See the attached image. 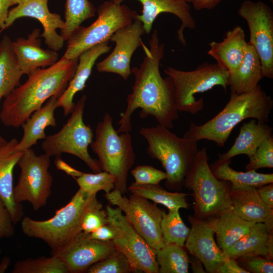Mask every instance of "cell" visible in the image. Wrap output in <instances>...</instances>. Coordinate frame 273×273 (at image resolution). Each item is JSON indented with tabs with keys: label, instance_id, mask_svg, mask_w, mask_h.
Returning <instances> with one entry per match:
<instances>
[{
	"label": "cell",
	"instance_id": "cell-1",
	"mask_svg": "<svg viewBox=\"0 0 273 273\" xmlns=\"http://www.w3.org/2000/svg\"><path fill=\"white\" fill-rule=\"evenodd\" d=\"M149 46L148 49L143 43L146 56L139 67L131 69L135 81L127 96L126 110L118 122V133L131 130V116L139 108L141 109V117L153 116L158 124L169 129L174 127V122L178 118L172 80L169 76L163 78L160 73L164 46L159 43L156 30L152 34Z\"/></svg>",
	"mask_w": 273,
	"mask_h": 273
},
{
	"label": "cell",
	"instance_id": "cell-2",
	"mask_svg": "<svg viewBox=\"0 0 273 273\" xmlns=\"http://www.w3.org/2000/svg\"><path fill=\"white\" fill-rule=\"evenodd\" d=\"M78 62V58L62 57L53 65L30 74L24 83L5 98L0 111L1 122L8 127L21 126L49 98H59L72 78Z\"/></svg>",
	"mask_w": 273,
	"mask_h": 273
},
{
	"label": "cell",
	"instance_id": "cell-3",
	"mask_svg": "<svg viewBox=\"0 0 273 273\" xmlns=\"http://www.w3.org/2000/svg\"><path fill=\"white\" fill-rule=\"evenodd\" d=\"M272 108V98L259 84L247 93H231L230 99L222 111L203 124L191 123L183 136L196 141H211L223 147L239 123L247 118L267 123Z\"/></svg>",
	"mask_w": 273,
	"mask_h": 273
},
{
	"label": "cell",
	"instance_id": "cell-4",
	"mask_svg": "<svg viewBox=\"0 0 273 273\" xmlns=\"http://www.w3.org/2000/svg\"><path fill=\"white\" fill-rule=\"evenodd\" d=\"M101 203L97 194L79 189L64 206L51 218L37 220L28 216L21 220L22 232L26 236L43 241L51 253L64 247L82 231V222L86 212Z\"/></svg>",
	"mask_w": 273,
	"mask_h": 273
},
{
	"label": "cell",
	"instance_id": "cell-5",
	"mask_svg": "<svg viewBox=\"0 0 273 273\" xmlns=\"http://www.w3.org/2000/svg\"><path fill=\"white\" fill-rule=\"evenodd\" d=\"M139 133L148 143V154L158 160L165 170L166 187L179 190L199 150L198 141L180 138L159 124L142 127Z\"/></svg>",
	"mask_w": 273,
	"mask_h": 273
},
{
	"label": "cell",
	"instance_id": "cell-6",
	"mask_svg": "<svg viewBox=\"0 0 273 273\" xmlns=\"http://www.w3.org/2000/svg\"><path fill=\"white\" fill-rule=\"evenodd\" d=\"M208 160L207 148L199 150L184 185L192 191L194 216L206 220L232 209L230 193L231 184L215 176Z\"/></svg>",
	"mask_w": 273,
	"mask_h": 273
},
{
	"label": "cell",
	"instance_id": "cell-7",
	"mask_svg": "<svg viewBox=\"0 0 273 273\" xmlns=\"http://www.w3.org/2000/svg\"><path fill=\"white\" fill-rule=\"evenodd\" d=\"M90 147L98 157L102 170L114 176V189L125 194L128 172L135 158L130 133L119 135L113 127L111 116L106 113L97 126L95 140Z\"/></svg>",
	"mask_w": 273,
	"mask_h": 273
},
{
	"label": "cell",
	"instance_id": "cell-8",
	"mask_svg": "<svg viewBox=\"0 0 273 273\" xmlns=\"http://www.w3.org/2000/svg\"><path fill=\"white\" fill-rule=\"evenodd\" d=\"M164 72L173 82L174 98L178 111L197 114L204 106L203 99L195 98L215 86H221L226 91L229 72L217 63H205L192 71H183L168 67Z\"/></svg>",
	"mask_w": 273,
	"mask_h": 273
},
{
	"label": "cell",
	"instance_id": "cell-9",
	"mask_svg": "<svg viewBox=\"0 0 273 273\" xmlns=\"http://www.w3.org/2000/svg\"><path fill=\"white\" fill-rule=\"evenodd\" d=\"M98 18L87 27L80 25L67 40L63 55L67 59L78 58L86 50L105 41L120 28L131 23L137 13L125 5L105 1L97 10Z\"/></svg>",
	"mask_w": 273,
	"mask_h": 273
},
{
	"label": "cell",
	"instance_id": "cell-10",
	"mask_svg": "<svg viewBox=\"0 0 273 273\" xmlns=\"http://www.w3.org/2000/svg\"><path fill=\"white\" fill-rule=\"evenodd\" d=\"M86 97L83 95L75 104L71 116L57 133L47 136L41 143L44 154L51 157L62 153L74 155L84 162L94 172L102 171L98 160L92 158L88 147L93 141L94 133L83 120Z\"/></svg>",
	"mask_w": 273,
	"mask_h": 273
},
{
	"label": "cell",
	"instance_id": "cell-11",
	"mask_svg": "<svg viewBox=\"0 0 273 273\" xmlns=\"http://www.w3.org/2000/svg\"><path fill=\"white\" fill-rule=\"evenodd\" d=\"M50 156L37 155L31 148L23 151L17 163L21 169L17 185L14 187L16 202L27 201L35 211L44 207L52 194L53 177L49 171Z\"/></svg>",
	"mask_w": 273,
	"mask_h": 273
},
{
	"label": "cell",
	"instance_id": "cell-12",
	"mask_svg": "<svg viewBox=\"0 0 273 273\" xmlns=\"http://www.w3.org/2000/svg\"><path fill=\"white\" fill-rule=\"evenodd\" d=\"M108 223L114 229L115 249L128 261L133 272L159 273L156 250L136 231L118 207H106Z\"/></svg>",
	"mask_w": 273,
	"mask_h": 273
},
{
	"label": "cell",
	"instance_id": "cell-13",
	"mask_svg": "<svg viewBox=\"0 0 273 273\" xmlns=\"http://www.w3.org/2000/svg\"><path fill=\"white\" fill-rule=\"evenodd\" d=\"M106 198L121 209L130 224L151 247L156 250L164 246L161 230L163 211L156 203L134 194L127 198L115 189L106 194Z\"/></svg>",
	"mask_w": 273,
	"mask_h": 273
},
{
	"label": "cell",
	"instance_id": "cell-14",
	"mask_svg": "<svg viewBox=\"0 0 273 273\" xmlns=\"http://www.w3.org/2000/svg\"><path fill=\"white\" fill-rule=\"evenodd\" d=\"M238 15L247 22L250 32L248 42L260 59L263 77L273 78V12L262 1L242 2Z\"/></svg>",
	"mask_w": 273,
	"mask_h": 273
},
{
	"label": "cell",
	"instance_id": "cell-15",
	"mask_svg": "<svg viewBox=\"0 0 273 273\" xmlns=\"http://www.w3.org/2000/svg\"><path fill=\"white\" fill-rule=\"evenodd\" d=\"M145 33L142 22L136 17L131 23L117 30L110 38L115 43V48L107 58L96 64L97 70L115 73L127 80L131 74V57L136 49L142 46L141 36Z\"/></svg>",
	"mask_w": 273,
	"mask_h": 273
},
{
	"label": "cell",
	"instance_id": "cell-16",
	"mask_svg": "<svg viewBox=\"0 0 273 273\" xmlns=\"http://www.w3.org/2000/svg\"><path fill=\"white\" fill-rule=\"evenodd\" d=\"M116 250L112 241L96 240L82 231L62 249L51 254L64 263L69 273H78L86 271Z\"/></svg>",
	"mask_w": 273,
	"mask_h": 273
},
{
	"label": "cell",
	"instance_id": "cell-17",
	"mask_svg": "<svg viewBox=\"0 0 273 273\" xmlns=\"http://www.w3.org/2000/svg\"><path fill=\"white\" fill-rule=\"evenodd\" d=\"M48 0H22L18 5L9 10L4 29L10 27L17 19L29 17L38 20L43 28L40 35L44 42L56 52L63 47L65 40L56 30L65 27L64 21L58 14L51 13L48 6Z\"/></svg>",
	"mask_w": 273,
	"mask_h": 273
},
{
	"label": "cell",
	"instance_id": "cell-18",
	"mask_svg": "<svg viewBox=\"0 0 273 273\" xmlns=\"http://www.w3.org/2000/svg\"><path fill=\"white\" fill-rule=\"evenodd\" d=\"M190 232L185 245L188 252L198 258L206 271L216 273L226 258L215 242L214 233L206 219L190 215Z\"/></svg>",
	"mask_w": 273,
	"mask_h": 273
},
{
	"label": "cell",
	"instance_id": "cell-19",
	"mask_svg": "<svg viewBox=\"0 0 273 273\" xmlns=\"http://www.w3.org/2000/svg\"><path fill=\"white\" fill-rule=\"evenodd\" d=\"M125 0H111L113 2L121 4ZM143 6L141 15L136 17L141 21L146 34L149 33L152 28L153 22L157 16L162 13H169L177 17L181 25L177 31V36L180 42L186 44L184 36L185 28L194 29L196 22L192 15L191 9L188 3L184 0H137Z\"/></svg>",
	"mask_w": 273,
	"mask_h": 273
},
{
	"label": "cell",
	"instance_id": "cell-20",
	"mask_svg": "<svg viewBox=\"0 0 273 273\" xmlns=\"http://www.w3.org/2000/svg\"><path fill=\"white\" fill-rule=\"evenodd\" d=\"M40 30L34 29L27 38L12 42V48L23 73L29 75L37 69L50 66L58 61V54L41 48Z\"/></svg>",
	"mask_w": 273,
	"mask_h": 273
},
{
	"label": "cell",
	"instance_id": "cell-21",
	"mask_svg": "<svg viewBox=\"0 0 273 273\" xmlns=\"http://www.w3.org/2000/svg\"><path fill=\"white\" fill-rule=\"evenodd\" d=\"M111 48L107 41L92 47L79 55L75 73L66 89L57 101V108H63L65 116L73 111L75 104L73 98L77 92L82 90L86 86V82L96 60L100 56L108 52Z\"/></svg>",
	"mask_w": 273,
	"mask_h": 273
},
{
	"label": "cell",
	"instance_id": "cell-22",
	"mask_svg": "<svg viewBox=\"0 0 273 273\" xmlns=\"http://www.w3.org/2000/svg\"><path fill=\"white\" fill-rule=\"evenodd\" d=\"M18 143L12 139L0 146V196L6 205L16 224L23 218V208L13 196V170L23 152L15 151Z\"/></svg>",
	"mask_w": 273,
	"mask_h": 273
},
{
	"label": "cell",
	"instance_id": "cell-23",
	"mask_svg": "<svg viewBox=\"0 0 273 273\" xmlns=\"http://www.w3.org/2000/svg\"><path fill=\"white\" fill-rule=\"evenodd\" d=\"M247 44L244 30L237 26L228 31L222 41L209 43L208 54L230 72L236 70L241 63Z\"/></svg>",
	"mask_w": 273,
	"mask_h": 273
},
{
	"label": "cell",
	"instance_id": "cell-24",
	"mask_svg": "<svg viewBox=\"0 0 273 273\" xmlns=\"http://www.w3.org/2000/svg\"><path fill=\"white\" fill-rule=\"evenodd\" d=\"M57 99L55 96L51 97L21 125L23 135L15 147V151L23 152L31 148L37 144V141L46 139L44 130L48 126H56L54 112L57 108Z\"/></svg>",
	"mask_w": 273,
	"mask_h": 273
},
{
	"label": "cell",
	"instance_id": "cell-25",
	"mask_svg": "<svg viewBox=\"0 0 273 273\" xmlns=\"http://www.w3.org/2000/svg\"><path fill=\"white\" fill-rule=\"evenodd\" d=\"M230 193L232 211L245 220L263 223L273 213V209L263 202L255 187L231 186Z\"/></svg>",
	"mask_w": 273,
	"mask_h": 273
},
{
	"label": "cell",
	"instance_id": "cell-26",
	"mask_svg": "<svg viewBox=\"0 0 273 273\" xmlns=\"http://www.w3.org/2000/svg\"><path fill=\"white\" fill-rule=\"evenodd\" d=\"M262 77L259 57L253 47L248 42L241 63L236 70L229 72L228 86L231 93H249L255 89Z\"/></svg>",
	"mask_w": 273,
	"mask_h": 273
},
{
	"label": "cell",
	"instance_id": "cell-27",
	"mask_svg": "<svg viewBox=\"0 0 273 273\" xmlns=\"http://www.w3.org/2000/svg\"><path fill=\"white\" fill-rule=\"evenodd\" d=\"M272 128L266 123L253 119L244 123L232 147L223 154H219V159L231 160L238 155L245 154L251 158L256 149L266 139L272 136Z\"/></svg>",
	"mask_w": 273,
	"mask_h": 273
},
{
	"label": "cell",
	"instance_id": "cell-28",
	"mask_svg": "<svg viewBox=\"0 0 273 273\" xmlns=\"http://www.w3.org/2000/svg\"><path fill=\"white\" fill-rule=\"evenodd\" d=\"M207 220L216 236L217 245L223 252L247 234L255 224L243 219L232 209Z\"/></svg>",
	"mask_w": 273,
	"mask_h": 273
},
{
	"label": "cell",
	"instance_id": "cell-29",
	"mask_svg": "<svg viewBox=\"0 0 273 273\" xmlns=\"http://www.w3.org/2000/svg\"><path fill=\"white\" fill-rule=\"evenodd\" d=\"M268 235L263 222L256 223L247 234L223 251V254L226 258L235 259L243 256L256 255L268 259L267 248Z\"/></svg>",
	"mask_w": 273,
	"mask_h": 273
},
{
	"label": "cell",
	"instance_id": "cell-30",
	"mask_svg": "<svg viewBox=\"0 0 273 273\" xmlns=\"http://www.w3.org/2000/svg\"><path fill=\"white\" fill-rule=\"evenodd\" d=\"M231 160L218 159L210 168L216 177L230 182L233 187L260 186L273 183L272 173H261L256 170L237 171L230 166Z\"/></svg>",
	"mask_w": 273,
	"mask_h": 273
},
{
	"label": "cell",
	"instance_id": "cell-31",
	"mask_svg": "<svg viewBox=\"0 0 273 273\" xmlns=\"http://www.w3.org/2000/svg\"><path fill=\"white\" fill-rule=\"evenodd\" d=\"M12 42L7 35L0 40V104L2 98L20 85L23 75L12 50Z\"/></svg>",
	"mask_w": 273,
	"mask_h": 273
},
{
	"label": "cell",
	"instance_id": "cell-32",
	"mask_svg": "<svg viewBox=\"0 0 273 273\" xmlns=\"http://www.w3.org/2000/svg\"><path fill=\"white\" fill-rule=\"evenodd\" d=\"M127 190L131 194L136 195L161 204L169 210L188 208L187 201L188 194L170 192L166 191L159 184L141 185L132 183Z\"/></svg>",
	"mask_w": 273,
	"mask_h": 273
},
{
	"label": "cell",
	"instance_id": "cell-33",
	"mask_svg": "<svg viewBox=\"0 0 273 273\" xmlns=\"http://www.w3.org/2000/svg\"><path fill=\"white\" fill-rule=\"evenodd\" d=\"M184 247L168 243L156 250L159 273L189 272L190 258Z\"/></svg>",
	"mask_w": 273,
	"mask_h": 273
},
{
	"label": "cell",
	"instance_id": "cell-34",
	"mask_svg": "<svg viewBox=\"0 0 273 273\" xmlns=\"http://www.w3.org/2000/svg\"><path fill=\"white\" fill-rule=\"evenodd\" d=\"M96 9L88 0H66L65 27L61 30V35L67 40L72 32L82 22L93 17Z\"/></svg>",
	"mask_w": 273,
	"mask_h": 273
},
{
	"label": "cell",
	"instance_id": "cell-35",
	"mask_svg": "<svg viewBox=\"0 0 273 273\" xmlns=\"http://www.w3.org/2000/svg\"><path fill=\"white\" fill-rule=\"evenodd\" d=\"M162 240L164 244L174 243L184 246L190 232L183 221L178 209L163 211L161 221Z\"/></svg>",
	"mask_w": 273,
	"mask_h": 273
},
{
	"label": "cell",
	"instance_id": "cell-36",
	"mask_svg": "<svg viewBox=\"0 0 273 273\" xmlns=\"http://www.w3.org/2000/svg\"><path fill=\"white\" fill-rule=\"evenodd\" d=\"M12 273H69L64 263L57 257L41 256L18 260Z\"/></svg>",
	"mask_w": 273,
	"mask_h": 273
},
{
	"label": "cell",
	"instance_id": "cell-37",
	"mask_svg": "<svg viewBox=\"0 0 273 273\" xmlns=\"http://www.w3.org/2000/svg\"><path fill=\"white\" fill-rule=\"evenodd\" d=\"M75 179L80 190L91 194H97L100 191L108 194L115 187L114 176L104 171L94 173H83Z\"/></svg>",
	"mask_w": 273,
	"mask_h": 273
},
{
	"label": "cell",
	"instance_id": "cell-38",
	"mask_svg": "<svg viewBox=\"0 0 273 273\" xmlns=\"http://www.w3.org/2000/svg\"><path fill=\"white\" fill-rule=\"evenodd\" d=\"M88 273H129L133 272L126 257L117 250L90 266Z\"/></svg>",
	"mask_w": 273,
	"mask_h": 273
},
{
	"label": "cell",
	"instance_id": "cell-39",
	"mask_svg": "<svg viewBox=\"0 0 273 273\" xmlns=\"http://www.w3.org/2000/svg\"><path fill=\"white\" fill-rule=\"evenodd\" d=\"M273 167V138L264 140L256 149L246 166V171L256 170L261 168Z\"/></svg>",
	"mask_w": 273,
	"mask_h": 273
},
{
	"label": "cell",
	"instance_id": "cell-40",
	"mask_svg": "<svg viewBox=\"0 0 273 273\" xmlns=\"http://www.w3.org/2000/svg\"><path fill=\"white\" fill-rule=\"evenodd\" d=\"M131 173L137 184L158 185L167 178L165 172L151 165H138L131 171Z\"/></svg>",
	"mask_w": 273,
	"mask_h": 273
},
{
	"label": "cell",
	"instance_id": "cell-41",
	"mask_svg": "<svg viewBox=\"0 0 273 273\" xmlns=\"http://www.w3.org/2000/svg\"><path fill=\"white\" fill-rule=\"evenodd\" d=\"M107 223V211L103 209L101 203L86 212L82 222V231L85 233L89 234Z\"/></svg>",
	"mask_w": 273,
	"mask_h": 273
},
{
	"label": "cell",
	"instance_id": "cell-42",
	"mask_svg": "<svg viewBox=\"0 0 273 273\" xmlns=\"http://www.w3.org/2000/svg\"><path fill=\"white\" fill-rule=\"evenodd\" d=\"M239 264L249 273H272V260L256 255L243 256L236 259Z\"/></svg>",
	"mask_w": 273,
	"mask_h": 273
},
{
	"label": "cell",
	"instance_id": "cell-43",
	"mask_svg": "<svg viewBox=\"0 0 273 273\" xmlns=\"http://www.w3.org/2000/svg\"><path fill=\"white\" fill-rule=\"evenodd\" d=\"M15 225L6 205L0 196V241L15 235Z\"/></svg>",
	"mask_w": 273,
	"mask_h": 273
},
{
	"label": "cell",
	"instance_id": "cell-44",
	"mask_svg": "<svg viewBox=\"0 0 273 273\" xmlns=\"http://www.w3.org/2000/svg\"><path fill=\"white\" fill-rule=\"evenodd\" d=\"M94 239L102 241H112L115 235L114 228L109 223L104 224L92 233L88 234Z\"/></svg>",
	"mask_w": 273,
	"mask_h": 273
},
{
	"label": "cell",
	"instance_id": "cell-45",
	"mask_svg": "<svg viewBox=\"0 0 273 273\" xmlns=\"http://www.w3.org/2000/svg\"><path fill=\"white\" fill-rule=\"evenodd\" d=\"M216 273H249L242 267L236 259L226 258L216 271Z\"/></svg>",
	"mask_w": 273,
	"mask_h": 273
},
{
	"label": "cell",
	"instance_id": "cell-46",
	"mask_svg": "<svg viewBox=\"0 0 273 273\" xmlns=\"http://www.w3.org/2000/svg\"><path fill=\"white\" fill-rule=\"evenodd\" d=\"M256 188L263 202L269 208L273 209V183Z\"/></svg>",
	"mask_w": 273,
	"mask_h": 273
},
{
	"label": "cell",
	"instance_id": "cell-47",
	"mask_svg": "<svg viewBox=\"0 0 273 273\" xmlns=\"http://www.w3.org/2000/svg\"><path fill=\"white\" fill-rule=\"evenodd\" d=\"M55 164L57 169L63 171L67 174L75 178L83 173L72 167L65 162L60 156H57L55 160Z\"/></svg>",
	"mask_w": 273,
	"mask_h": 273
},
{
	"label": "cell",
	"instance_id": "cell-48",
	"mask_svg": "<svg viewBox=\"0 0 273 273\" xmlns=\"http://www.w3.org/2000/svg\"><path fill=\"white\" fill-rule=\"evenodd\" d=\"M22 0H0V29L4 30L11 6L18 4Z\"/></svg>",
	"mask_w": 273,
	"mask_h": 273
},
{
	"label": "cell",
	"instance_id": "cell-49",
	"mask_svg": "<svg viewBox=\"0 0 273 273\" xmlns=\"http://www.w3.org/2000/svg\"><path fill=\"white\" fill-rule=\"evenodd\" d=\"M221 0H193V7L197 10L211 9L215 7Z\"/></svg>",
	"mask_w": 273,
	"mask_h": 273
},
{
	"label": "cell",
	"instance_id": "cell-50",
	"mask_svg": "<svg viewBox=\"0 0 273 273\" xmlns=\"http://www.w3.org/2000/svg\"><path fill=\"white\" fill-rule=\"evenodd\" d=\"M190 263L191 264V268L194 272H205L203 268V264L196 257L191 260L190 259Z\"/></svg>",
	"mask_w": 273,
	"mask_h": 273
},
{
	"label": "cell",
	"instance_id": "cell-51",
	"mask_svg": "<svg viewBox=\"0 0 273 273\" xmlns=\"http://www.w3.org/2000/svg\"><path fill=\"white\" fill-rule=\"evenodd\" d=\"M2 253V250L0 247V255ZM11 262V259L7 256L4 257L0 261V273H4L6 271Z\"/></svg>",
	"mask_w": 273,
	"mask_h": 273
},
{
	"label": "cell",
	"instance_id": "cell-52",
	"mask_svg": "<svg viewBox=\"0 0 273 273\" xmlns=\"http://www.w3.org/2000/svg\"><path fill=\"white\" fill-rule=\"evenodd\" d=\"M263 223L268 234L273 233V213L266 218Z\"/></svg>",
	"mask_w": 273,
	"mask_h": 273
},
{
	"label": "cell",
	"instance_id": "cell-53",
	"mask_svg": "<svg viewBox=\"0 0 273 273\" xmlns=\"http://www.w3.org/2000/svg\"><path fill=\"white\" fill-rule=\"evenodd\" d=\"M7 141L0 135V146L5 144Z\"/></svg>",
	"mask_w": 273,
	"mask_h": 273
},
{
	"label": "cell",
	"instance_id": "cell-54",
	"mask_svg": "<svg viewBox=\"0 0 273 273\" xmlns=\"http://www.w3.org/2000/svg\"><path fill=\"white\" fill-rule=\"evenodd\" d=\"M184 1L189 3H192L193 0H184Z\"/></svg>",
	"mask_w": 273,
	"mask_h": 273
}]
</instances>
